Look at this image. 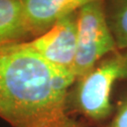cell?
<instances>
[{
  "instance_id": "cell-1",
  "label": "cell",
  "mask_w": 127,
  "mask_h": 127,
  "mask_svg": "<svg viewBox=\"0 0 127 127\" xmlns=\"http://www.w3.org/2000/svg\"><path fill=\"white\" fill-rule=\"evenodd\" d=\"M72 72L21 43L0 48V118L12 127H87L70 115Z\"/></svg>"
},
{
  "instance_id": "cell-2",
  "label": "cell",
  "mask_w": 127,
  "mask_h": 127,
  "mask_svg": "<svg viewBox=\"0 0 127 127\" xmlns=\"http://www.w3.org/2000/svg\"><path fill=\"white\" fill-rule=\"evenodd\" d=\"M124 79H127V51L117 50L76 79L69 101L89 121L101 123L112 113L110 98L115 83Z\"/></svg>"
},
{
  "instance_id": "cell-3",
  "label": "cell",
  "mask_w": 127,
  "mask_h": 127,
  "mask_svg": "<svg viewBox=\"0 0 127 127\" xmlns=\"http://www.w3.org/2000/svg\"><path fill=\"white\" fill-rule=\"evenodd\" d=\"M108 27L105 2L87 5L77 11V45L73 73L79 79L102 59L117 51Z\"/></svg>"
},
{
  "instance_id": "cell-4",
  "label": "cell",
  "mask_w": 127,
  "mask_h": 127,
  "mask_svg": "<svg viewBox=\"0 0 127 127\" xmlns=\"http://www.w3.org/2000/svg\"><path fill=\"white\" fill-rule=\"evenodd\" d=\"M20 43L52 65L73 73L77 45V12L60 18L40 36Z\"/></svg>"
},
{
  "instance_id": "cell-5",
  "label": "cell",
  "mask_w": 127,
  "mask_h": 127,
  "mask_svg": "<svg viewBox=\"0 0 127 127\" xmlns=\"http://www.w3.org/2000/svg\"><path fill=\"white\" fill-rule=\"evenodd\" d=\"M107 0H23L27 23L35 38L49 29L58 20L75 13L87 5Z\"/></svg>"
},
{
  "instance_id": "cell-6",
  "label": "cell",
  "mask_w": 127,
  "mask_h": 127,
  "mask_svg": "<svg viewBox=\"0 0 127 127\" xmlns=\"http://www.w3.org/2000/svg\"><path fill=\"white\" fill-rule=\"evenodd\" d=\"M32 37L23 0H0V48Z\"/></svg>"
},
{
  "instance_id": "cell-7",
  "label": "cell",
  "mask_w": 127,
  "mask_h": 127,
  "mask_svg": "<svg viewBox=\"0 0 127 127\" xmlns=\"http://www.w3.org/2000/svg\"><path fill=\"white\" fill-rule=\"evenodd\" d=\"M105 14L117 49L127 51V0H107Z\"/></svg>"
},
{
  "instance_id": "cell-8",
  "label": "cell",
  "mask_w": 127,
  "mask_h": 127,
  "mask_svg": "<svg viewBox=\"0 0 127 127\" xmlns=\"http://www.w3.org/2000/svg\"><path fill=\"white\" fill-rule=\"evenodd\" d=\"M107 127H127V97L119 103L117 110Z\"/></svg>"
}]
</instances>
